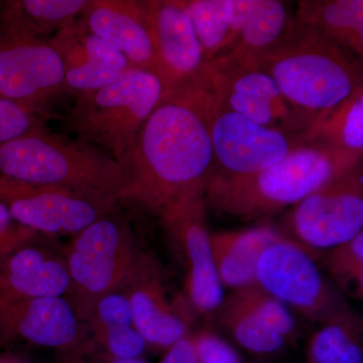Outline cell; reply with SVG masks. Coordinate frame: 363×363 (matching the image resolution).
<instances>
[{"label": "cell", "instance_id": "obj_1", "mask_svg": "<svg viewBox=\"0 0 363 363\" xmlns=\"http://www.w3.org/2000/svg\"><path fill=\"white\" fill-rule=\"evenodd\" d=\"M214 94L204 71L167 93L138 133L118 201L159 215L214 169L210 114Z\"/></svg>", "mask_w": 363, "mask_h": 363}, {"label": "cell", "instance_id": "obj_2", "mask_svg": "<svg viewBox=\"0 0 363 363\" xmlns=\"http://www.w3.org/2000/svg\"><path fill=\"white\" fill-rule=\"evenodd\" d=\"M233 60L266 74L291 104L314 116L363 86L362 60L319 30L293 23L271 47Z\"/></svg>", "mask_w": 363, "mask_h": 363}, {"label": "cell", "instance_id": "obj_3", "mask_svg": "<svg viewBox=\"0 0 363 363\" xmlns=\"http://www.w3.org/2000/svg\"><path fill=\"white\" fill-rule=\"evenodd\" d=\"M362 162V152L308 143L259 173L226 176L212 172L205 185L207 207L255 220L295 206L317 189Z\"/></svg>", "mask_w": 363, "mask_h": 363}, {"label": "cell", "instance_id": "obj_4", "mask_svg": "<svg viewBox=\"0 0 363 363\" xmlns=\"http://www.w3.org/2000/svg\"><path fill=\"white\" fill-rule=\"evenodd\" d=\"M0 175L118 202L126 172L104 150L45 130L0 145Z\"/></svg>", "mask_w": 363, "mask_h": 363}, {"label": "cell", "instance_id": "obj_5", "mask_svg": "<svg viewBox=\"0 0 363 363\" xmlns=\"http://www.w3.org/2000/svg\"><path fill=\"white\" fill-rule=\"evenodd\" d=\"M169 89L131 65L111 84L77 97L66 125L78 142L108 152L125 169L143 124Z\"/></svg>", "mask_w": 363, "mask_h": 363}, {"label": "cell", "instance_id": "obj_6", "mask_svg": "<svg viewBox=\"0 0 363 363\" xmlns=\"http://www.w3.org/2000/svg\"><path fill=\"white\" fill-rule=\"evenodd\" d=\"M140 252L128 224L111 215L75 234L64 260L70 279L66 298L79 321L87 323L100 298L121 291Z\"/></svg>", "mask_w": 363, "mask_h": 363}, {"label": "cell", "instance_id": "obj_7", "mask_svg": "<svg viewBox=\"0 0 363 363\" xmlns=\"http://www.w3.org/2000/svg\"><path fill=\"white\" fill-rule=\"evenodd\" d=\"M206 182L184 190L157 216L183 271L189 305L195 312L211 318L223 300L224 288L210 245L204 197Z\"/></svg>", "mask_w": 363, "mask_h": 363}, {"label": "cell", "instance_id": "obj_8", "mask_svg": "<svg viewBox=\"0 0 363 363\" xmlns=\"http://www.w3.org/2000/svg\"><path fill=\"white\" fill-rule=\"evenodd\" d=\"M315 255L290 238L274 243L260 257L257 283L289 309L321 325L351 307L319 271Z\"/></svg>", "mask_w": 363, "mask_h": 363}, {"label": "cell", "instance_id": "obj_9", "mask_svg": "<svg viewBox=\"0 0 363 363\" xmlns=\"http://www.w3.org/2000/svg\"><path fill=\"white\" fill-rule=\"evenodd\" d=\"M362 162L293 207L281 233L311 252L329 250L363 231Z\"/></svg>", "mask_w": 363, "mask_h": 363}, {"label": "cell", "instance_id": "obj_10", "mask_svg": "<svg viewBox=\"0 0 363 363\" xmlns=\"http://www.w3.org/2000/svg\"><path fill=\"white\" fill-rule=\"evenodd\" d=\"M215 97L227 108L260 125L304 135L317 116L291 104L271 77L226 56L207 62Z\"/></svg>", "mask_w": 363, "mask_h": 363}, {"label": "cell", "instance_id": "obj_11", "mask_svg": "<svg viewBox=\"0 0 363 363\" xmlns=\"http://www.w3.org/2000/svg\"><path fill=\"white\" fill-rule=\"evenodd\" d=\"M0 202L21 225L35 233L77 234L111 215L116 201L56 186L0 175Z\"/></svg>", "mask_w": 363, "mask_h": 363}, {"label": "cell", "instance_id": "obj_12", "mask_svg": "<svg viewBox=\"0 0 363 363\" xmlns=\"http://www.w3.org/2000/svg\"><path fill=\"white\" fill-rule=\"evenodd\" d=\"M209 128L213 172L226 176L259 173L308 145L304 135H289L255 123L227 108L215 95Z\"/></svg>", "mask_w": 363, "mask_h": 363}, {"label": "cell", "instance_id": "obj_13", "mask_svg": "<svg viewBox=\"0 0 363 363\" xmlns=\"http://www.w3.org/2000/svg\"><path fill=\"white\" fill-rule=\"evenodd\" d=\"M62 92L63 65L49 40L0 21V98L44 112L43 105Z\"/></svg>", "mask_w": 363, "mask_h": 363}, {"label": "cell", "instance_id": "obj_14", "mask_svg": "<svg viewBox=\"0 0 363 363\" xmlns=\"http://www.w3.org/2000/svg\"><path fill=\"white\" fill-rule=\"evenodd\" d=\"M211 318L240 347L257 357L276 354L298 337L290 309L257 283L224 296Z\"/></svg>", "mask_w": 363, "mask_h": 363}, {"label": "cell", "instance_id": "obj_15", "mask_svg": "<svg viewBox=\"0 0 363 363\" xmlns=\"http://www.w3.org/2000/svg\"><path fill=\"white\" fill-rule=\"evenodd\" d=\"M121 292L128 298L133 326L147 347L167 351L191 334L190 316L169 300L164 274L154 255L142 250Z\"/></svg>", "mask_w": 363, "mask_h": 363}, {"label": "cell", "instance_id": "obj_16", "mask_svg": "<svg viewBox=\"0 0 363 363\" xmlns=\"http://www.w3.org/2000/svg\"><path fill=\"white\" fill-rule=\"evenodd\" d=\"M49 43L63 65L65 92L76 98L111 84L131 66L124 55L91 32L81 16Z\"/></svg>", "mask_w": 363, "mask_h": 363}, {"label": "cell", "instance_id": "obj_17", "mask_svg": "<svg viewBox=\"0 0 363 363\" xmlns=\"http://www.w3.org/2000/svg\"><path fill=\"white\" fill-rule=\"evenodd\" d=\"M81 18L91 32L124 55L131 65L154 74L166 85L143 1L88 0Z\"/></svg>", "mask_w": 363, "mask_h": 363}, {"label": "cell", "instance_id": "obj_18", "mask_svg": "<svg viewBox=\"0 0 363 363\" xmlns=\"http://www.w3.org/2000/svg\"><path fill=\"white\" fill-rule=\"evenodd\" d=\"M80 323L65 297L26 298L0 309V345L23 341L73 350L80 340Z\"/></svg>", "mask_w": 363, "mask_h": 363}, {"label": "cell", "instance_id": "obj_19", "mask_svg": "<svg viewBox=\"0 0 363 363\" xmlns=\"http://www.w3.org/2000/svg\"><path fill=\"white\" fill-rule=\"evenodd\" d=\"M143 2L166 85L173 88L202 73L207 62L181 0Z\"/></svg>", "mask_w": 363, "mask_h": 363}, {"label": "cell", "instance_id": "obj_20", "mask_svg": "<svg viewBox=\"0 0 363 363\" xmlns=\"http://www.w3.org/2000/svg\"><path fill=\"white\" fill-rule=\"evenodd\" d=\"M69 286L65 260L43 248L28 243L0 255V309L26 298L65 297Z\"/></svg>", "mask_w": 363, "mask_h": 363}, {"label": "cell", "instance_id": "obj_21", "mask_svg": "<svg viewBox=\"0 0 363 363\" xmlns=\"http://www.w3.org/2000/svg\"><path fill=\"white\" fill-rule=\"evenodd\" d=\"M288 238L271 225L210 231L215 267L223 288L233 291L257 284V267L262 253L274 243Z\"/></svg>", "mask_w": 363, "mask_h": 363}, {"label": "cell", "instance_id": "obj_22", "mask_svg": "<svg viewBox=\"0 0 363 363\" xmlns=\"http://www.w3.org/2000/svg\"><path fill=\"white\" fill-rule=\"evenodd\" d=\"M292 20L285 2L278 0H233V45L221 56L240 59L274 45Z\"/></svg>", "mask_w": 363, "mask_h": 363}, {"label": "cell", "instance_id": "obj_23", "mask_svg": "<svg viewBox=\"0 0 363 363\" xmlns=\"http://www.w3.org/2000/svg\"><path fill=\"white\" fill-rule=\"evenodd\" d=\"M292 23L319 30L362 60V0H303Z\"/></svg>", "mask_w": 363, "mask_h": 363}, {"label": "cell", "instance_id": "obj_24", "mask_svg": "<svg viewBox=\"0 0 363 363\" xmlns=\"http://www.w3.org/2000/svg\"><path fill=\"white\" fill-rule=\"evenodd\" d=\"M88 0H13L6 1L0 21L39 39L54 37L82 16ZM50 38V39H51Z\"/></svg>", "mask_w": 363, "mask_h": 363}, {"label": "cell", "instance_id": "obj_25", "mask_svg": "<svg viewBox=\"0 0 363 363\" xmlns=\"http://www.w3.org/2000/svg\"><path fill=\"white\" fill-rule=\"evenodd\" d=\"M304 138L306 143L363 152V86L333 108L318 114Z\"/></svg>", "mask_w": 363, "mask_h": 363}, {"label": "cell", "instance_id": "obj_26", "mask_svg": "<svg viewBox=\"0 0 363 363\" xmlns=\"http://www.w3.org/2000/svg\"><path fill=\"white\" fill-rule=\"evenodd\" d=\"M306 363H363V321L352 309L332 318L310 338Z\"/></svg>", "mask_w": 363, "mask_h": 363}, {"label": "cell", "instance_id": "obj_27", "mask_svg": "<svg viewBox=\"0 0 363 363\" xmlns=\"http://www.w3.org/2000/svg\"><path fill=\"white\" fill-rule=\"evenodd\" d=\"M194 26L206 62L233 47V0H181Z\"/></svg>", "mask_w": 363, "mask_h": 363}, {"label": "cell", "instance_id": "obj_28", "mask_svg": "<svg viewBox=\"0 0 363 363\" xmlns=\"http://www.w3.org/2000/svg\"><path fill=\"white\" fill-rule=\"evenodd\" d=\"M324 267L341 292L362 300L363 231L350 240L329 248Z\"/></svg>", "mask_w": 363, "mask_h": 363}, {"label": "cell", "instance_id": "obj_29", "mask_svg": "<svg viewBox=\"0 0 363 363\" xmlns=\"http://www.w3.org/2000/svg\"><path fill=\"white\" fill-rule=\"evenodd\" d=\"M44 117L45 112L0 98V145L32 131L44 130Z\"/></svg>", "mask_w": 363, "mask_h": 363}, {"label": "cell", "instance_id": "obj_30", "mask_svg": "<svg viewBox=\"0 0 363 363\" xmlns=\"http://www.w3.org/2000/svg\"><path fill=\"white\" fill-rule=\"evenodd\" d=\"M198 363H245L238 350L209 328L193 333Z\"/></svg>", "mask_w": 363, "mask_h": 363}, {"label": "cell", "instance_id": "obj_31", "mask_svg": "<svg viewBox=\"0 0 363 363\" xmlns=\"http://www.w3.org/2000/svg\"><path fill=\"white\" fill-rule=\"evenodd\" d=\"M37 234L14 220L9 209L0 202V255L28 245Z\"/></svg>", "mask_w": 363, "mask_h": 363}, {"label": "cell", "instance_id": "obj_32", "mask_svg": "<svg viewBox=\"0 0 363 363\" xmlns=\"http://www.w3.org/2000/svg\"><path fill=\"white\" fill-rule=\"evenodd\" d=\"M160 363H198L193 342V333L181 339L167 350Z\"/></svg>", "mask_w": 363, "mask_h": 363}, {"label": "cell", "instance_id": "obj_33", "mask_svg": "<svg viewBox=\"0 0 363 363\" xmlns=\"http://www.w3.org/2000/svg\"><path fill=\"white\" fill-rule=\"evenodd\" d=\"M98 363H147L142 357L130 358V359H114V358L101 357Z\"/></svg>", "mask_w": 363, "mask_h": 363}, {"label": "cell", "instance_id": "obj_34", "mask_svg": "<svg viewBox=\"0 0 363 363\" xmlns=\"http://www.w3.org/2000/svg\"><path fill=\"white\" fill-rule=\"evenodd\" d=\"M66 363H92L87 362L84 358L80 357H76V355H72V357L67 358Z\"/></svg>", "mask_w": 363, "mask_h": 363}, {"label": "cell", "instance_id": "obj_35", "mask_svg": "<svg viewBox=\"0 0 363 363\" xmlns=\"http://www.w3.org/2000/svg\"><path fill=\"white\" fill-rule=\"evenodd\" d=\"M0 363H13V362H2V360H0Z\"/></svg>", "mask_w": 363, "mask_h": 363}, {"label": "cell", "instance_id": "obj_36", "mask_svg": "<svg viewBox=\"0 0 363 363\" xmlns=\"http://www.w3.org/2000/svg\"><path fill=\"white\" fill-rule=\"evenodd\" d=\"M14 363V362H13Z\"/></svg>", "mask_w": 363, "mask_h": 363}]
</instances>
